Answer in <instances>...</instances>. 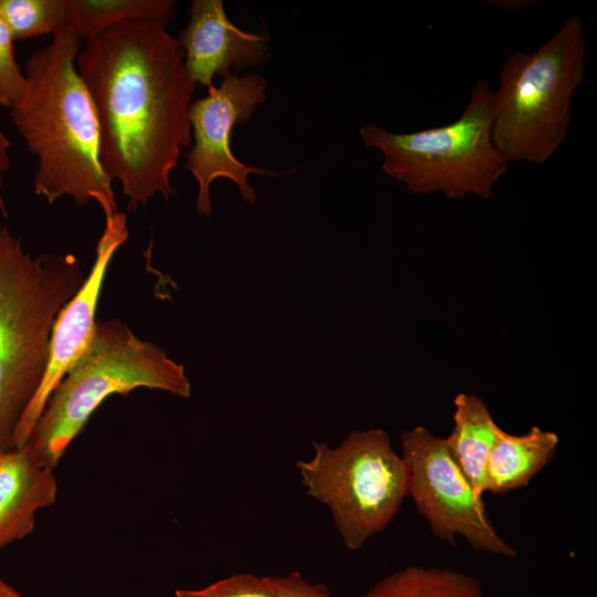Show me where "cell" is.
<instances>
[{
	"label": "cell",
	"mask_w": 597,
	"mask_h": 597,
	"mask_svg": "<svg viewBox=\"0 0 597 597\" xmlns=\"http://www.w3.org/2000/svg\"><path fill=\"white\" fill-rule=\"evenodd\" d=\"M84 280L74 254L33 258L0 222V453L12 449L48 367L55 318Z\"/></svg>",
	"instance_id": "obj_3"
},
{
	"label": "cell",
	"mask_w": 597,
	"mask_h": 597,
	"mask_svg": "<svg viewBox=\"0 0 597 597\" xmlns=\"http://www.w3.org/2000/svg\"><path fill=\"white\" fill-rule=\"evenodd\" d=\"M13 38L0 12V105L9 109L24 98L27 78L15 60Z\"/></svg>",
	"instance_id": "obj_19"
},
{
	"label": "cell",
	"mask_w": 597,
	"mask_h": 597,
	"mask_svg": "<svg viewBox=\"0 0 597 597\" xmlns=\"http://www.w3.org/2000/svg\"><path fill=\"white\" fill-rule=\"evenodd\" d=\"M190 19L177 38L190 78L208 90L213 77L264 63L270 54L268 38L233 24L221 0H193Z\"/></svg>",
	"instance_id": "obj_11"
},
{
	"label": "cell",
	"mask_w": 597,
	"mask_h": 597,
	"mask_svg": "<svg viewBox=\"0 0 597 597\" xmlns=\"http://www.w3.org/2000/svg\"><path fill=\"white\" fill-rule=\"evenodd\" d=\"M272 578L275 597H331L325 585L312 584L296 572Z\"/></svg>",
	"instance_id": "obj_20"
},
{
	"label": "cell",
	"mask_w": 597,
	"mask_h": 597,
	"mask_svg": "<svg viewBox=\"0 0 597 597\" xmlns=\"http://www.w3.org/2000/svg\"><path fill=\"white\" fill-rule=\"evenodd\" d=\"M582 19H566L533 53L513 51L500 70L492 140L510 163L543 165L566 139L573 98L585 81Z\"/></svg>",
	"instance_id": "obj_5"
},
{
	"label": "cell",
	"mask_w": 597,
	"mask_h": 597,
	"mask_svg": "<svg viewBox=\"0 0 597 597\" xmlns=\"http://www.w3.org/2000/svg\"><path fill=\"white\" fill-rule=\"evenodd\" d=\"M81 40L62 29L24 64L27 91L10 118L36 157L34 192L49 203L63 196L118 212L112 180L100 160L95 108L75 61Z\"/></svg>",
	"instance_id": "obj_2"
},
{
	"label": "cell",
	"mask_w": 597,
	"mask_h": 597,
	"mask_svg": "<svg viewBox=\"0 0 597 597\" xmlns=\"http://www.w3.org/2000/svg\"><path fill=\"white\" fill-rule=\"evenodd\" d=\"M0 597H22L12 587L2 582L0 585Z\"/></svg>",
	"instance_id": "obj_22"
},
{
	"label": "cell",
	"mask_w": 597,
	"mask_h": 597,
	"mask_svg": "<svg viewBox=\"0 0 597 597\" xmlns=\"http://www.w3.org/2000/svg\"><path fill=\"white\" fill-rule=\"evenodd\" d=\"M453 405V427L444 440L474 492L483 496L488 459L502 428L476 395L458 394Z\"/></svg>",
	"instance_id": "obj_14"
},
{
	"label": "cell",
	"mask_w": 597,
	"mask_h": 597,
	"mask_svg": "<svg viewBox=\"0 0 597 597\" xmlns=\"http://www.w3.org/2000/svg\"><path fill=\"white\" fill-rule=\"evenodd\" d=\"M408 495L432 534L451 545L457 536L480 552L513 558L516 551L498 533L479 496L452 457L444 438L423 426L400 434Z\"/></svg>",
	"instance_id": "obj_8"
},
{
	"label": "cell",
	"mask_w": 597,
	"mask_h": 597,
	"mask_svg": "<svg viewBox=\"0 0 597 597\" xmlns=\"http://www.w3.org/2000/svg\"><path fill=\"white\" fill-rule=\"evenodd\" d=\"M2 580L0 579V585H1Z\"/></svg>",
	"instance_id": "obj_23"
},
{
	"label": "cell",
	"mask_w": 597,
	"mask_h": 597,
	"mask_svg": "<svg viewBox=\"0 0 597 597\" xmlns=\"http://www.w3.org/2000/svg\"><path fill=\"white\" fill-rule=\"evenodd\" d=\"M175 12L174 0H65L63 29L81 41H88L128 20L166 25Z\"/></svg>",
	"instance_id": "obj_15"
},
{
	"label": "cell",
	"mask_w": 597,
	"mask_h": 597,
	"mask_svg": "<svg viewBox=\"0 0 597 597\" xmlns=\"http://www.w3.org/2000/svg\"><path fill=\"white\" fill-rule=\"evenodd\" d=\"M176 597H275L272 576L235 574L200 589H177Z\"/></svg>",
	"instance_id": "obj_18"
},
{
	"label": "cell",
	"mask_w": 597,
	"mask_h": 597,
	"mask_svg": "<svg viewBox=\"0 0 597 597\" xmlns=\"http://www.w3.org/2000/svg\"><path fill=\"white\" fill-rule=\"evenodd\" d=\"M56 492L53 469L27 444L0 453V549L33 531L35 512L52 505Z\"/></svg>",
	"instance_id": "obj_12"
},
{
	"label": "cell",
	"mask_w": 597,
	"mask_h": 597,
	"mask_svg": "<svg viewBox=\"0 0 597 597\" xmlns=\"http://www.w3.org/2000/svg\"><path fill=\"white\" fill-rule=\"evenodd\" d=\"M362 597H484L479 578L449 568L409 565L377 582Z\"/></svg>",
	"instance_id": "obj_16"
},
{
	"label": "cell",
	"mask_w": 597,
	"mask_h": 597,
	"mask_svg": "<svg viewBox=\"0 0 597 597\" xmlns=\"http://www.w3.org/2000/svg\"><path fill=\"white\" fill-rule=\"evenodd\" d=\"M127 239L128 229L124 213L118 211L105 218L104 231L96 244L91 271L80 290L55 318L44 377L18 425L12 448H21L28 442L50 395L88 348L95 332L96 308L108 265Z\"/></svg>",
	"instance_id": "obj_10"
},
{
	"label": "cell",
	"mask_w": 597,
	"mask_h": 597,
	"mask_svg": "<svg viewBox=\"0 0 597 597\" xmlns=\"http://www.w3.org/2000/svg\"><path fill=\"white\" fill-rule=\"evenodd\" d=\"M10 142L6 137V135L0 129V212L7 217V208L4 203V199L2 196V186H3V175L9 170L10 168V158L8 150L10 148Z\"/></svg>",
	"instance_id": "obj_21"
},
{
	"label": "cell",
	"mask_w": 597,
	"mask_h": 597,
	"mask_svg": "<svg viewBox=\"0 0 597 597\" xmlns=\"http://www.w3.org/2000/svg\"><path fill=\"white\" fill-rule=\"evenodd\" d=\"M266 82L258 73L239 75L230 72L219 86L208 90L205 97L193 101L189 108V123L193 145L187 154L185 169L198 184L197 212L210 216V188L217 178L235 184L245 202L256 201L255 190L249 185L250 175L280 176L264 168L240 161L231 150L233 127L247 123L266 98Z\"/></svg>",
	"instance_id": "obj_9"
},
{
	"label": "cell",
	"mask_w": 597,
	"mask_h": 597,
	"mask_svg": "<svg viewBox=\"0 0 597 597\" xmlns=\"http://www.w3.org/2000/svg\"><path fill=\"white\" fill-rule=\"evenodd\" d=\"M0 12L14 41L53 35L63 29L65 0H0Z\"/></svg>",
	"instance_id": "obj_17"
},
{
	"label": "cell",
	"mask_w": 597,
	"mask_h": 597,
	"mask_svg": "<svg viewBox=\"0 0 597 597\" xmlns=\"http://www.w3.org/2000/svg\"><path fill=\"white\" fill-rule=\"evenodd\" d=\"M142 387L184 398L191 391L185 367L160 347L117 318L96 322L88 348L50 395L25 444L42 465L54 470L107 397Z\"/></svg>",
	"instance_id": "obj_4"
},
{
	"label": "cell",
	"mask_w": 597,
	"mask_h": 597,
	"mask_svg": "<svg viewBox=\"0 0 597 597\" xmlns=\"http://www.w3.org/2000/svg\"><path fill=\"white\" fill-rule=\"evenodd\" d=\"M495 103L489 82L479 80L461 115L449 124L392 133L369 123L359 136L365 147L383 154V171L410 192L488 200L509 165L492 140Z\"/></svg>",
	"instance_id": "obj_6"
},
{
	"label": "cell",
	"mask_w": 597,
	"mask_h": 597,
	"mask_svg": "<svg viewBox=\"0 0 597 597\" xmlns=\"http://www.w3.org/2000/svg\"><path fill=\"white\" fill-rule=\"evenodd\" d=\"M296 469L306 493L323 503L346 548L356 551L383 532L408 495L404 459L383 429L352 431L339 446L313 442Z\"/></svg>",
	"instance_id": "obj_7"
},
{
	"label": "cell",
	"mask_w": 597,
	"mask_h": 597,
	"mask_svg": "<svg viewBox=\"0 0 597 597\" xmlns=\"http://www.w3.org/2000/svg\"><path fill=\"white\" fill-rule=\"evenodd\" d=\"M558 436L531 427L525 433L501 430L489 455L485 470V493L505 494L526 486L554 458Z\"/></svg>",
	"instance_id": "obj_13"
},
{
	"label": "cell",
	"mask_w": 597,
	"mask_h": 597,
	"mask_svg": "<svg viewBox=\"0 0 597 597\" xmlns=\"http://www.w3.org/2000/svg\"><path fill=\"white\" fill-rule=\"evenodd\" d=\"M76 62L96 113L102 167L119 181L127 209L176 196L170 175L192 143L197 86L177 38L161 23L128 20L86 41Z\"/></svg>",
	"instance_id": "obj_1"
}]
</instances>
